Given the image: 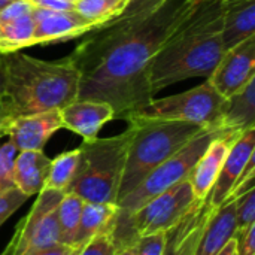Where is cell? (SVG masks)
<instances>
[{"label":"cell","mask_w":255,"mask_h":255,"mask_svg":"<svg viewBox=\"0 0 255 255\" xmlns=\"http://www.w3.org/2000/svg\"><path fill=\"white\" fill-rule=\"evenodd\" d=\"M73 1H75V0H73Z\"/></svg>","instance_id":"42"},{"label":"cell","mask_w":255,"mask_h":255,"mask_svg":"<svg viewBox=\"0 0 255 255\" xmlns=\"http://www.w3.org/2000/svg\"><path fill=\"white\" fill-rule=\"evenodd\" d=\"M166 244V232L154 233L148 236H140L136 239V254L134 255H161Z\"/></svg>","instance_id":"31"},{"label":"cell","mask_w":255,"mask_h":255,"mask_svg":"<svg viewBox=\"0 0 255 255\" xmlns=\"http://www.w3.org/2000/svg\"><path fill=\"white\" fill-rule=\"evenodd\" d=\"M131 137L127 148L124 172L117 203L131 193L154 169L185 146L208 127L187 121L130 118Z\"/></svg>","instance_id":"4"},{"label":"cell","mask_w":255,"mask_h":255,"mask_svg":"<svg viewBox=\"0 0 255 255\" xmlns=\"http://www.w3.org/2000/svg\"><path fill=\"white\" fill-rule=\"evenodd\" d=\"M63 128L79 134L85 142L99 137L103 126L115 120L114 108L100 100L76 99L60 109Z\"/></svg>","instance_id":"14"},{"label":"cell","mask_w":255,"mask_h":255,"mask_svg":"<svg viewBox=\"0 0 255 255\" xmlns=\"http://www.w3.org/2000/svg\"><path fill=\"white\" fill-rule=\"evenodd\" d=\"M63 128L60 109L10 118L6 136L18 151H43L49 137Z\"/></svg>","instance_id":"12"},{"label":"cell","mask_w":255,"mask_h":255,"mask_svg":"<svg viewBox=\"0 0 255 255\" xmlns=\"http://www.w3.org/2000/svg\"><path fill=\"white\" fill-rule=\"evenodd\" d=\"M236 235L245 233L255 224V188L235 199ZM235 235V236H236Z\"/></svg>","instance_id":"26"},{"label":"cell","mask_w":255,"mask_h":255,"mask_svg":"<svg viewBox=\"0 0 255 255\" xmlns=\"http://www.w3.org/2000/svg\"><path fill=\"white\" fill-rule=\"evenodd\" d=\"M131 127L112 137H96L82 142L78 172L66 193L79 196L84 202L115 203L124 172Z\"/></svg>","instance_id":"5"},{"label":"cell","mask_w":255,"mask_h":255,"mask_svg":"<svg viewBox=\"0 0 255 255\" xmlns=\"http://www.w3.org/2000/svg\"><path fill=\"white\" fill-rule=\"evenodd\" d=\"M3 84H4V67H3V54H0V94L3 91Z\"/></svg>","instance_id":"38"},{"label":"cell","mask_w":255,"mask_h":255,"mask_svg":"<svg viewBox=\"0 0 255 255\" xmlns=\"http://www.w3.org/2000/svg\"><path fill=\"white\" fill-rule=\"evenodd\" d=\"M118 206L115 203H93L85 202L75 235V245H85L96 235L115 230Z\"/></svg>","instance_id":"21"},{"label":"cell","mask_w":255,"mask_h":255,"mask_svg":"<svg viewBox=\"0 0 255 255\" xmlns=\"http://www.w3.org/2000/svg\"><path fill=\"white\" fill-rule=\"evenodd\" d=\"M255 34V0H223L221 39L226 51Z\"/></svg>","instance_id":"19"},{"label":"cell","mask_w":255,"mask_h":255,"mask_svg":"<svg viewBox=\"0 0 255 255\" xmlns=\"http://www.w3.org/2000/svg\"><path fill=\"white\" fill-rule=\"evenodd\" d=\"M196 4H203V3H215V1H223V0H193Z\"/></svg>","instance_id":"39"},{"label":"cell","mask_w":255,"mask_h":255,"mask_svg":"<svg viewBox=\"0 0 255 255\" xmlns=\"http://www.w3.org/2000/svg\"><path fill=\"white\" fill-rule=\"evenodd\" d=\"M218 255H236V241L232 239V241L221 250V253Z\"/></svg>","instance_id":"35"},{"label":"cell","mask_w":255,"mask_h":255,"mask_svg":"<svg viewBox=\"0 0 255 255\" xmlns=\"http://www.w3.org/2000/svg\"><path fill=\"white\" fill-rule=\"evenodd\" d=\"M33 18L36 22L33 46L67 42L96 30L94 24L82 18L75 10L52 12L34 7Z\"/></svg>","instance_id":"11"},{"label":"cell","mask_w":255,"mask_h":255,"mask_svg":"<svg viewBox=\"0 0 255 255\" xmlns=\"http://www.w3.org/2000/svg\"><path fill=\"white\" fill-rule=\"evenodd\" d=\"M84 248V245H69V244H55L52 247L43 248V250H37L33 253H28L25 255H79L81 250Z\"/></svg>","instance_id":"33"},{"label":"cell","mask_w":255,"mask_h":255,"mask_svg":"<svg viewBox=\"0 0 255 255\" xmlns=\"http://www.w3.org/2000/svg\"><path fill=\"white\" fill-rule=\"evenodd\" d=\"M223 131L224 130L215 127H208L202 130L185 146H182L178 152H175L157 169H154L131 193H128L117 203L118 215L115 224L126 221L131 214H134L146 202H149L160 193L169 190L184 179H188L191 170L194 169L209 143Z\"/></svg>","instance_id":"7"},{"label":"cell","mask_w":255,"mask_h":255,"mask_svg":"<svg viewBox=\"0 0 255 255\" xmlns=\"http://www.w3.org/2000/svg\"><path fill=\"white\" fill-rule=\"evenodd\" d=\"M33 12L13 19H0V54H10L33 46Z\"/></svg>","instance_id":"22"},{"label":"cell","mask_w":255,"mask_h":255,"mask_svg":"<svg viewBox=\"0 0 255 255\" xmlns=\"http://www.w3.org/2000/svg\"><path fill=\"white\" fill-rule=\"evenodd\" d=\"M9 121H10V118L0 115V136H4L6 134V128H7Z\"/></svg>","instance_id":"37"},{"label":"cell","mask_w":255,"mask_h":255,"mask_svg":"<svg viewBox=\"0 0 255 255\" xmlns=\"http://www.w3.org/2000/svg\"><path fill=\"white\" fill-rule=\"evenodd\" d=\"M235 199H227L220 208L214 209L209 217L197 242L194 255H218L232 239H235Z\"/></svg>","instance_id":"17"},{"label":"cell","mask_w":255,"mask_h":255,"mask_svg":"<svg viewBox=\"0 0 255 255\" xmlns=\"http://www.w3.org/2000/svg\"><path fill=\"white\" fill-rule=\"evenodd\" d=\"M34 7L52 10V12H66L73 10V0H28Z\"/></svg>","instance_id":"34"},{"label":"cell","mask_w":255,"mask_h":255,"mask_svg":"<svg viewBox=\"0 0 255 255\" xmlns=\"http://www.w3.org/2000/svg\"><path fill=\"white\" fill-rule=\"evenodd\" d=\"M84 203L85 202L73 193H64L63 199L60 200L57 206V221H58L61 244L73 245Z\"/></svg>","instance_id":"24"},{"label":"cell","mask_w":255,"mask_h":255,"mask_svg":"<svg viewBox=\"0 0 255 255\" xmlns=\"http://www.w3.org/2000/svg\"><path fill=\"white\" fill-rule=\"evenodd\" d=\"M255 155V127L242 131L233 142L217 181L206 199L209 206L220 208L229 197L248 161Z\"/></svg>","instance_id":"13"},{"label":"cell","mask_w":255,"mask_h":255,"mask_svg":"<svg viewBox=\"0 0 255 255\" xmlns=\"http://www.w3.org/2000/svg\"><path fill=\"white\" fill-rule=\"evenodd\" d=\"M128 0H75L73 10L94 24L96 28L117 18Z\"/></svg>","instance_id":"25"},{"label":"cell","mask_w":255,"mask_h":255,"mask_svg":"<svg viewBox=\"0 0 255 255\" xmlns=\"http://www.w3.org/2000/svg\"><path fill=\"white\" fill-rule=\"evenodd\" d=\"M200 202L203 200L196 199L188 179L178 182L146 202L126 221L115 224L117 250L134 244L140 236L170 230Z\"/></svg>","instance_id":"6"},{"label":"cell","mask_w":255,"mask_h":255,"mask_svg":"<svg viewBox=\"0 0 255 255\" xmlns=\"http://www.w3.org/2000/svg\"><path fill=\"white\" fill-rule=\"evenodd\" d=\"M217 127L230 131H245L255 127V76L239 91L224 99Z\"/></svg>","instance_id":"18"},{"label":"cell","mask_w":255,"mask_h":255,"mask_svg":"<svg viewBox=\"0 0 255 255\" xmlns=\"http://www.w3.org/2000/svg\"><path fill=\"white\" fill-rule=\"evenodd\" d=\"M254 76L255 34L227 49L214 72L208 76V81L224 99H227Z\"/></svg>","instance_id":"10"},{"label":"cell","mask_w":255,"mask_h":255,"mask_svg":"<svg viewBox=\"0 0 255 255\" xmlns=\"http://www.w3.org/2000/svg\"><path fill=\"white\" fill-rule=\"evenodd\" d=\"M81 161V149L66 151L51 160L48 176L45 181V188L57 190L66 193L67 187L72 184Z\"/></svg>","instance_id":"23"},{"label":"cell","mask_w":255,"mask_h":255,"mask_svg":"<svg viewBox=\"0 0 255 255\" xmlns=\"http://www.w3.org/2000/svg\"><path fill=\"white\" fill-rule=\"evenodd\" d=\"M28 197L22 194L16 187L0 194V226L7 221V218L19 209Z\"/></svg>","instance_id":"30"},{"label":"cell","mask_w":255,"mask_h":255,"mask_svg":"<svg viewBox=\"0 0 255 255\" xmlns=\"http://www.w3.org/2000/svg\"><path fill=\"white\" fill-rule=\"evenodd\" d=\"M236 255H255V224L245 233L236 235Z\"/></svg>","instance_id":"32"},{"label":"cell","mask_w":255,"mask_h":255,"mask_svg":"<svg viewBox=\"0 0 255 255\" xmlns=\"http://www.w3.org/2000/svg\"><path fill=\"white\" fill-rule=\"evenodd\" d=\"M193 0H164L151 15L133 22H106L69 54L79 70L78 99L109 103L115 118L154 99L149 67L163 43L193 12Z\"/></svg>","instance_id":"1"},{"label":"cell","mask_w":255,"mask_h":255,"mask_svg":"<svg viewBox=\"0 0 255 255\" xmlns=\"http://www.w3.org/2000/svg\"><path fill=\"white\" fill-rule=\"evenodd\" d=\"M164 0H128L121 13L108 22H133L151 15Z\"/></svg>","instance_id":"28"},{"label":"cell","mask_w":255,"mask_h":255,"mask_svg":"<svg viewBox=\"0 0 255 255\" xmlns=\"http://www.w3.org/2000/svg\"><path fill=\"white\" fill-rule=\"evenodd\" d=\"M134 244H136V242H134ZM134 244L127 245V247H123V248H118L115 255H134L136 254V247H134Z\"/></svg>","instance_id":"36"},{"label":"cell","mask_w":255,"mask_h":255,"mask_svg":"<svg viewBox=\"0 0 255 255\" xmlns=\"http://www.w3.org/2000/svg\"><path fill=\"white\" fill-rule=\"evenodd\" d=\"M3 117L16 118L61 109L78 99L81 75L70 55L48 61L16 51L3 54Z\"/></svg>","instance_id":"3"},{"label":"cell","mask_w":255,"mask_h":255,"mask_svg":"<svg viewBox=\"0 0 255 255\" xmlns=\"http://www.w3.org/2000/svg\"><path fill=\"white\" fill-rule=\"evenodd\" d=\"M51 158L43 151H18L13 163L15 187L27 197L39 194L45 188Z\"/></svg>","instance_id":"20"},{"label":"cell","mask_w":255,"mask_h":255,"mask_svg":"<svg viewBox=\"0 0 255 255\" xmlns=\"http://www.w3.org/2000/svg\"><path fill=\"white\" fill-rule=\"evenodd\" d=\"M64 193L43 188L30 212L15 227V233L0 255H25L60 244L57 206Z\"/></svg>","instance_id":"9"},{"label":"cell","mask_w":255,"mask_h":255,"mask_svg":"<svg viewBox=\"0 0 255 255\" xmlns=\"http://www.w3.org/2000/svg\"><path fill=\"white\" fill-rule=\"evenodd\" d=\"M117 254V242L114 236V230H106L94 238H91L79 255H115Z\"/></svg>","instance_id":"29"},{"label":"cell","mask_w":255,"mask_h":255,"mask_svg":"<svg viewBox=\"0 0 255 255\" xmlns=\"http://www.w3.org/2000/svg\"><path fill=\"white\" fill-rule=\"evenodd\" d=\"M214 209L206 200L193 208L176 226L166 232V244L161 255H194L200 235Z\"/></svg>","instance_id":"16"},{"label":"cell","mask_w":255,"mask_h":255,"mask_svg":"<svg viewBox=\"0 0 255 255\" xmlns=\"http://www.w3.org/2000/svg\"><path fill=\"white\" fill-rule=\"evenodd\" d=\"M0 115H1V108H0Z\"/></svg>","instance_id":"41"},{"label":"cell","mask_w":255,"mask_h":255,"mask_svg":"<svg viewBox=\"0 0 255 255\" xmlns=\"http://www.w3.org/2000/svg\"><path fill=\"white\" fill-rule=\"evenodd\" d=\"M224 97L211 85L209 81L190 88L184 93L152 99L145 106L131 112L127 118L166 120V121H187L202 127H217Z\"/></svg>","instance_id":"8"},{"label":"cell","mask_w":255,"mask_h":255,"mask_svg":"<svg viewBox=\"0 0 255 255\" xmlns=\"http://www.w3.org/2000/svg\"><path fill=\"white\" fill-rule=\"evenodd\" d=\"M13 1H16V0H0V10H1L4 6H7V4L13 3Z\"/></svg>","instance_id":"40"},{"label":"cell","mask_w":255,"mask_h":255,"mask_svg":"<svg viewBox=\"0 0 255 255\" xmlns=\"http://www.w3.org/2000/svg\"><path fill=\"white\" fill-rule=\"evenodd\" d=\"M18 149L12 142H6L0 145V194L15 188L13 179V163Z\"/></svg>","instance_id":"27"},{"label":"cell","mask_w":255,"mask_h":255,"mask_svg":"<svg viewBox=\"0 0 255 255\" xmlns=\"http://www.w3.org/2000/svg\"><path fill=\"white\" fill-rule=\"evenodd\" d=\"M242 131H230L224 130L221 134H218L206 148L194 169L191 170L188 181L191 185V190L199 200H206L215 181L217 176L223 167V163L236 140V137Z\"/></svg>","instance_id":"15"},{"label":"cell","mask_w":255,"mask_h":255,"mask_svg":"<svg viewBox=\"0 0 255 255\" xmlns=\"http://www.w3.org/2000/svg\"><path fill=\"white\" fill-rule=\"evenodd\" d=\"M221 28L223 1L196 4L152 60V94L190 78H208L226 52Z\"/></svg>","instance_id":"2"}]
</instances>
